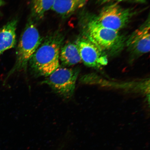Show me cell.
I'll list each match as a JSON object with an SVG mask.
<instances>
[{"mask_svg": "<svg viewBox=\"0 0 150 150\" xmlns=\"http://www.w3.org/2000/svg\"><path fill=\"white\" fill-rule=\"evenodd\" d=\"M64 40V35L59 31H54L43 39L29 61L34 74L47 77L60 67V51Z\"/></svg>", "mask_w": 150, "mask_h": 150, "instance_id": "6da1fadb", "label": "cell"}, {"mask_svg": "<svg viewBox=\"0 0 150 150\" xmlns=\"http://www.w3.org/2000/svg\"><path fill=\"white\" fill-rule=\"evenodd\" d=\"M150 21L148 19L134 32L127 42L130 62L150 51Z\"/></svg>", "mask_w": 150, "mask_h": 150, "instance_id": "ba28073f", "label": "cell"}, {"mask_svg": "<svg viewBox=\"0 0 150 150\" xmlns=\"http://www.w3.org/2000/svg\"><path fill=\"white\" fill-rule=\"evenodd\" d=\"M18 22L17 18H14L0 29V56L6 50L16 46Z\"/></svg>", "mask_w": 150, "mask_h": 150, "instance_id": "9c48e42d", "label": "cell"}, {"mask_svg": "<svg viewBox=\"0 0 150 150\" xmlns=\"http://www.w3.org/2000/svg\"><path fill=\"white\" fill-rule=\"evenodd\" d=\"M85 27L87 38L107 54L115 55L121 50L124 39L119 31L101 25L95 18L89 20Z\"/></svg>", "mask_w": 150, "mask_h": 150, "instance_id": "3957f363", "label": "cell"}, {"mask_svg": "<svg viewBox=\"0 0 150 150\" xmlns=\"http://www.w3.org/2000/svg\"><path fill=\"white\" fill-rule=\"evenodd\" d=\"M130 9L113 4L105 7L95 18L98 23L109 29L119 31L128 23L132 16Z\"/></svg>", "mask_w": 150, "mask_h": 150, "instance_id": "52a82bcc", "label": "cell"}, {"mask_svg": "<svg viewBox=\"0 0 150 150\" xmlns=\"http://www.w3.org/2000/svg\"><path fill=\"white\" fill-rule=\"evenodd\" d=\"M76 43L81 61L86 66L97 70L108 64V54L89 39L81 38Z\"/></svg>", "mask_w": 150, "mask_h": 150, "instance_id": "8992f818", "label": "cell"}, {"mask_svg": "<svg viewBox=\"0 0 150 150\" xmlns=\"http://www.w3.org/2000/svg\"><path fill=\"white\" fill-rule=\"evenodd\" d=\"M55 0H31L32 19L39 21L44 17L48 11L51 9Z\"/></svg>", "mask_w": 150, "mask_h": 150, "instance_id": "7c38bea8", "label": "cell"}, {"mask_svg": "<svg viewBox=\"0 0 150 150\" xmlns=\"http://www.w3.org/2000/svg\"><path fill=\"white\" fill-rule=\"evenodd\" d=\"M80 81L84 84L119 89L127 93L143 95L149 105V78L132 81L117 82L105 79L98 74L92 73L82 76Z\"/></svg>", "mask_w": 150, "mask_h": 150, "instance_id": "277c9868", "label": "cell"}, {"mask_svg": "<svg viewBox=\"0 0 150 150\" xmlns=\"http://www.w3.org/2000/svg\"><path fill=\"white\" fill-rule=\"evenodd\" d=\"M41 37L34 21L30 19L21 34L17 47L16 63L7 75L8 79L14 73L26 70L30 59L42 43Z\"/></svg>", "mask_w": 150, "mask_h": 150, "instance_id": "7a4b0ae2", "label": "cell"}, {"mask_svg": "<svg viewBox=\"0 0 150 150\" xmlns=\"http://www.w3.org/2000/svg\"><path fill=\"white\" fill-rule=\"evenodd\" d=\"M5 2L3 0H0V7L5 4Z\"/></svg>", "mask_w": 150, "mask_h": 150, "instance_id": "5bb4252c", "label": "cell"}, {"mask_svg": "<svg viewBox=\"0 0 150 150\" xmlns=\"http://www.w3.org/2000/svg\"><path fill=\"white\" fill-rule=\"evenodd\" d=\"M143 1L145 0H100V1L103 3L108 2L111 1Z\"/></svg>", "mask_w": 150, "mask_h": 150, "instance_id": "4fadbf2b", "label": "cell"}, {"mask_svg": "<svg viewBox=\"0 0 150 150\" xmlns=\"http://www.w3.org/2000/svg\"><path fill=\"white\" fill-rule=\"evenodd\" d=\"M80 73L78 68L59 67L47 77L44 83L55 92L66 99L72 96Z\"/></svg>", "mask_w": 150, "mask_h": 150, "instance_id": "5b68a950", "label": "cell"}, {"mask_svg": "<svg viewBox=\"0 0 150 150\" xmlns=\"http://www.w3.org/2000/svg\"><path fill=\"white\" fill-rule=\"evenodd\" d=\"M88 0H55L52 10L62 18L69 17L83 7Z\"/></svg>", "mask_w": 150, "mask_h": 150, "instance_id": "30bf717a", "label": "cell"}, {"mask_svg": "<svg viewBox=\"0 0 150 150\" xmlns=\"http://www.w3.org/2000/svg\"><path fill=\"white\" fill-rule=\"evenodd\" d=\"M59 60L65 67H70L81 62V58L76 43H64L60 51Z\"/></svg>", "mask_w": 150, "mask_h": 150, "instance_id": "8fae6325", "label": "cell"}]
</instances>
